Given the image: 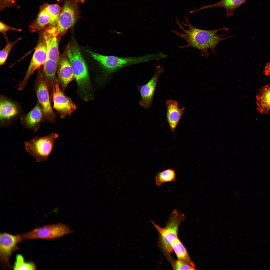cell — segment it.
<instances>
[{
    "mask_svg": "<svg viewBox=\"0 0 270 270\" xmlns=\"http://www.w3.org/2000/svg\"><path fill=\"white\" fill-rule=\"evenodd\" d=\"M0 32L4 35L6 39L8 38L6 36V33L8 31L10 30L18 32L22 31V30L20 29L12 27L1 22H0Z\"/></svg>",
    "mask_w": 270,
    "mask_h": 270,
    "instance_id": "27",
    "label": "cell"
},
{
    "mask_svg": "<svg viewBox=\"0 0 270 270\" xmlns=\"http://www.w3.org/2000/svg\"><path fill=\"white\" fill-rule=\"evenodd\" d=\"M57 0L58 2H59L61 0ZM73 0L78 3H80L81 4H83L85 2V0Z\"/></svg>",
    "mask_w": 270,
    "mask_h": 270,
    "instance_id": "30",
    "label": "cell"
},
{
    "mask_svg": "<svg viewBox=\"0 0 270 270\" xmlns=\"http://www.w3.org/2000/svg\"><path fill=\"white\" fill-rule=\"evenodd\" d=\"M167 109L166 119L170 131L174 135L175 129L184 114L185 108H179L176 101L168 99L166 102Z\"/></svg>",
    "mask_w": 270,
    "mask_h": 270,
    "instance_id": "16",
    "label": "cell"
},
{
    "mask_svg": "<svg viewBox=\"0 0 270 270\" xmlns=\"http://www.w3.org/2000/svg\"><path fill=\"white\" fill-rule=\"evenodd\" d=\"M14 270H35L36 267L32 262H25L24 258L20 254H18L16 256V260L12 268Z\"/></svg>",
    "mask_w": 270,
    "mask_h": 270,
    "instance_id": "24",
    "label": "cell"
},
{
    "mask_svg": "<svg viewBox=\"0 0 270 270\" xmlns=\"http://www.w3.org/2000/svg\"><path fill=\"white\" fill-rule=\"evenodd\" d=\"M78 3L72 0H66L56 26L58 35L64 33L72 27L80 18Z\"/></svg>",
    "mask_w": 270,
    "mask_h": 270,
    "instance_id": "8",
    "label": "cell"
},
{
    "mask_svg": "<svg viewBox=\"0 0 270 270\" xmlns=\"http://www.w3.org/2000/svg\"><path fill=\"white\" fill-rule=\"evenodd\" d=\"M58 136V134L54 133L42 136H36L25 142V150L37 162H46Z\"/></svg>",
    "mask_w": 270,
    "mask_h": 270,
    "instance_id": "5",
    "label": "cell"
},
{
    "mask_svg": "<svg viewBox=\"0 0 270 270\" xmlns=\"http://www.w3.org/2000/svg\"><path fill=\"white\" fill-rule=\"evenodd\" d=\"M17 0H0V7L1 11L7 8H12L14 6H17Z\"/></svg>",
    "mask_w": 270,
    "mask_h": 270,
    "instance_id": "28",
    "label": "cell"
},
{
    "mask_svg": "<svg viewBox=\"0 0 270 270\" xmlns=\"http://www.w3.org/2000/svg\"><path fill=\"white\" fill-rule=\"evenodd\" d=\"M40 8L45 10L49 15L50 21L49 26H56L62 10V7L58 4H50L46 3L41 6Z\"/></svg>",
    "mask_w": 270,
    "mask_h": 270,
    "instance_id": "23",
    "label": "cell"
},
{
    "mask_svg": "<svg viewBox=\"0 0 270 270\" xmlns=\"http://www.w3.org/2000/svg\"><path fill=\"white\" fill-rule=\"evenodd\" d=\"M21 38H20L14 42H10L8 39H6L7 44L4 48L1 50L0 52V65L2 66L5 62L8 55L14 46L20 40Z\"/></svg>",
    "mask_w": 270,
    "mask_h": 270,
    "instance_id": "25",
    "label": "cell"
},
{
    "mask_svg": "<svg viewBox=\"0 0 270 270\" xmlns=\"http://www.w3.org/2000/svg\"><path fill=\"white\" fill-rule=\"evenodd\" d=\"M256 110L261 114L270 113V84L258 89L256 96Z\"/></svg>",
    "mask_w": 270,
    "mask_h": 270,
    "instance_id": "17",
    "label": "cell"
},
{
    "mask_svg": "<svg viewBox=\"0 0 270 270\" xmlns=\"http://www.w3.org/2000/svg\"><path fill=\"white\" fill-rule=\"evenodd\" d=\"M20 242L17 234L14 235L6 232L0 234V262L3 268L10 269L12 268L10 263V258L18 249V244Z\"/></svg>",
    "mask_w": 270,
    "mask_h": 270,
    "instance_id": "11",
    "label": "cell"
},
{
    "mask_svg": "<svg viewBox=\"0 0 270 270\" xmlns=\"http://www.w3.org/2000/svg\"><path fill=\"white\" fill-rule=\"evenodd\" d=\"M20 104L3 95L0 96V126L7 127L12 125L23 114Z\"/></svg>",
    "mask_w": 270,
    "mask_h": 270,
    "instance_id": "9",
    "label": "cell"
},
{
    "mask_svg": "<svg viewBox=\"0 0 270 270\" xmlns=\"http://www.w3.org/2000/svg\"><path fill=\"white\" fill-rule=\"evenodd\" d=\"M47 58L46 44L43 37L35 48L24 77L16 86L18 90H22L25 88L31 75L36 70L43 65Z\"/></svg>",
    "mask_w": 270,
    "mask_h": 270,
    "instance_id": "10",
    "label": "cell"
},
{
    "mask_svg": "<svg viewBox=\"0 0 270 270\" xmlns=\"http://www.w3.org/2000/svg\"><path fill=\"white\" fill-rule=\"evenodd\" d=\"M58 71V81L64 89L68 84L75 79L74 72L68 60L62 58L59 63Z\"/></svg>",
    "mask_w": 270,
    "mask_h": 270,
    "instance_id": "18",
    "label": "cell"
},
{
    "mask_svg": "<svg viewBox=\"0 0 270 270\" xmlns=\"http://www.w3.org/2000/svg\"><path fill=\"white\" fill-rule=\"evenodd\" d=\"M50 21V17L45 10L40 8V10L36 18L29 26L30 32H34L44 29L49 25Z\"/></svg>",
    "mask_w": 270,
    "mask_h": 270,
    "instance_id": "20",
    "label": "cell"
},
{
    "mask_svg": "<svg viewBox=\"0 0 270 270\" xmlns=\"http://www.w3.org/2000/svg\"><path fill=\"white\" fill-rule=\"evenodd\" d=\"M67 225L59 223L40 226L28 232L18 234L20 242L34 239L52 240L72 233Z\"/></svg>",
    "mask_w": 270,
    "mask_h": 270,
    "instance_id": "6",
    "label": "cell"
},
{
    "mask_svg": "<svg viewBox=\"0 0 270 270\" xmlns=\"http://www.w3.org/2000/svg\"><path fill=\"white\" fill-rule=\"evenodd\" d=\"M185 22H180L177 19L176 22L179 28L183 32L172 30V32L180 38L184 40L186 42V45L180 46L179 48H183L192 47L198 49L202 56L208 57L210 55L208 50H210L215 56V49L219 42L233 36L224 37L226 34H218V32L222 30L228 31V28L224 27L217 30H206L195 27L190 22L188 18H184Z\"/></svg>",
    "mask_w": 270,
    "mask_h": 270,
    "instance_id": "1",
    "label": "cell"
},
{
    "mask_svg": "<svg viewBox=\"0 0 270 270\" xmlns=\"http://www.w3.org/2000/svg\"><path fill=\"white\" fill-rule=\"evenodd\" d=\"M263 73L270 78V62H267L263 71Z\"/></svg>",
    "mask_w": 270,
    "mask_h": 270,
    "instance_id": "29",
    "label": "cell"
},
{
    "mask_svg": "<svg viewBox=\"0 0 270 270\" xmlns=\"http://www.w3.org/2000/svg\"><path fill=\"white\" fill-rule=\"evenodd\" d=\"M34 88L38 102L44 112L42 123L46 121L54 124L56 115L52 108L49 92L44 80L41 68L39 69L34 81Z\"/></svg>",
    "mask_w": 270,
    "mask_h": 270,
    "instance_id": "7",
    "label": "cell"
},
{
    "mask_svg": "<svg viewBox=\"0 0 270 270\" xmlns=\"http://www.w3.org/2000/svg\"><path fill=\"white\" fill-rule=\"evenodd\" d=\"M155 178V184L157 186H161L165 183L176 181L175 170L170 168L158 172Z\"/></svg>",
    "mask_w": 270,
    "mask_h": 270,
    "instance_id": "22",
    "label": "cell"
},
{
    "mask_svg": "<svg viewBox=\"0 0 270 270\" xmlns=\"http://www.w3.org/2000/svg\"><path fill=\"white\" fill-rule=\"evenodd\" d=\"M172 247L178 260L195 268V266L191 261L186 249L178 238L172 244Z\"/></svg>",
    "mask_w": 270,
    "mask_h": 270,
    "instance_id": "21",
    "label": "cell"
},
{
    "mask_svg": "<svg viewBox=\"0 0 270 270\" xmlns=\"http://www.w3.org/2000/svg\"><path fill=\"white\" fill-rule=\"evenodd\" d=\"M248 0H221L220 2L212 4L202 5L196 11L206 8L214 7H221L224 8L226 12V17L233 16L234 12L236 9L239 8Z\"/></svg>",
    "mask_w": 270,
    "mask_h": 270,
    "instance_id": "19",
    "label": "cell"
},
{
    "mask_svg": "<svg viewBox=\"0 0 270 270\" xmlns=\"http://www.w3.org/2000/svg\"><path fill=\"white\" fill-rule=\"evenodd\" d=\"M66 52L78 86L85 95V100H88L90 82L86 63L80 49L76 46L68 45Z\"/></svg>",
    "mask_w": 270,
    "mask_h": 270,
    "instance_id": "4",
    "label": "cell"
},
{
    "mask_svg": "<svg viewBox=\"0 0 270 270\" xmlns=\"http://www.w3.org/2000/svg\"><path fill=\"white\" fill-rule=\"evenodd\" d=\"M52 102L53 108L57 111L61 118L71 115L76 108V106L70 98L61 90L58 80L53 88Z\"/></svg>",
    "mask_w": 270,
    "mask_h": 270,
    "instance_id": "12",
    "label": "cell"
},
{
    "mask_svg": "<svg viewBox=\"0 0 270 270\" xmlns=\"http://www.w3.org/2000/svg\"><path fill=\"white\" fill-rule=\"evenodd\" d=\"M92 57L99 64L104 74L102 81L112 74L126 66L156 59L155 54L136 57H119L104 56L90 51Z\"/></svg>",
    "mask_w": 270,
    "mask_h": 270,
    "instance_id": "2",
    "label": "cell"
},
{
    "mask_svg": "<svg viewBox=\"0 0 270 270\" xmlns=\"http://www.w3.org/2000/svg\"><path fill=\"white\" fill-rule=\"evenodd\" d=\"M164 71L163 67L160 65L156 66L154 74L150 80L146 84L138 86L141 96L139 103L144 108H146L152 106L158 80Z\"/></svg>",
    "mask_w": 270,
    "mask_h": 270,
    "instance_id": "13",
    "label": "cell"
},
{
    "mask_svg": "<svg viewBox=\"0 0 270 270\" xmlns=\"http://www.w3.org/2000/svg\"><path fill=\"white\" fill-rule=\"evenodd\" d=\"M185 218L184 214L174 209L164 228H161L152 221L159 233L158 246L167 259L171 256L173 251L172 245L178 238L179 228L181 222Z\"/></svg>",
    "mask_w": 270,
    "mask_h": 270,
    "instance_id": "3",
    "label": "cell"
},
{
    "mask_svg": "<svg viewBox=\"0 0 270 270\" xmlns=\"http://www.w3.org/2000/svg\"><path fill=\"white\" fill-rule=\"evenodd\" d=\"M174 270H194L195 268L178 260H176L171 256L168 259Z\"/></svg>",
    "mask_w": 270,
    "mask_h": 270,
    "instance_id": "26",
    "label": "cell"
},
{
    "mask_svg": "<svg viewBox=\"0 0 270 270\" xmlns=\"http://www.w3.org/2000/svg\"><path fill=\"white\" fill-rule=\"evenodd\" d=\"M44 117L43 110L38 102L29 112L22 114L20 117L21 124L25 128L36 132L42 123Z\"/></svg>",
    "mask_w": 270,
    "mask_h": 270,
    "instance_id": "14",
    "label": "cell"
},
{
    "mask_svg": "<svg viewBox=\"0 0 270 270\" xmlns=\"http://www.w3.org/2000/svg\"><path fill=\"white\" fill-rule=\"evenodd\" d=\"M57 32L56 26H49L44 32L43 37L46 44L47 58L58 62L59 56Z\"/></svg>",
    "mask_w": 270,
    "mask_h": 270,
    "instance_id": "15",
    "label": "cell"
}]
</instances>
